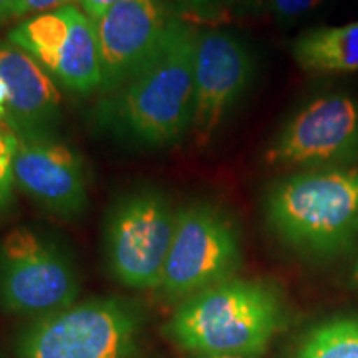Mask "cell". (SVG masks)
I'll return each mask as SVG.
<instances>
[{
  "label": "cell",
  "mask_w": 358,
  "mask_h": 358,
  "mask_svg": "<svg viewBox=\"0 0 358 358\" xmlns=\"http://www.w3.org/2000/svg\"><path fill=\"white\" fill-rule=\"evenodd\" d=\"M256 60L243 38L221 29L198 30L194 57V100L189 134L208 146L248 95Z\"/></svg>",
  "instance_id": "obj_10"
},
{
  "label": "cell",
  "mask_w": 358,
  "mask_h": 358,
  "mask_svg": "<svg viewBox=\"0 0 358 358\" xmlns=\"http://www.w3.org/2000/svg\"><path fill=\"white\" fill-rule=\"evenodd\" d=\"M243 264L236 224L222 209L196 201L178 209L176 226L159 292L181 303L192 295L229 280Z\"/></svg>",
  "instance_id": "obj_7"
},
{
  "label": "cell",
  "mask_w": 358,
  "mask_h": 358,
  "mask_svg": "<svg viewBox=\"0 0 358 358\" xmlns=\"http://www.w3.org/2000/svg\"><path fill=\"white\" fill-rule=\"evenodd\" d=\"M290 52L299 69L307 73H358V20L306 30L294 40Z\"/></svg>",
  "instance_id": "obj_14"
},
{
  "label": "cell",
  "mask_w": 358,
  "mask_h": 358,
  "mask_svg": "<svg viewBox=\"0 0 358 358\" xmlns=\"http://www.w3.org/2000/svg\"><path fill=\"white\" fill-rule=\"evenodd\" d=\"M284 319L272 285L232 277L178 303L163 330L192 355L256 357L267 350Z\"/></svg>",
  "instance_id": "obj_2"
},
{
  "label": "cell",
  "mask_w": 358,
  "mask_h": 358,
  "mask_svg": "<svg viewBox=\"0 0 358 358\" xmlns=\"http://www.w3.org/2000/svg\"><path fill=\"white\" fill-rule=\"evenodd\" d=\"M176 213L163 192L129 191L111 206L103 229L110 274L128 289L158 290L171 248Z\"/></svg>",
  "instance_id": "obj_5"
},
{
  "label": "cell",
  "mask_w": 358,
  "mask_h": 358,
  "mask_svg": "<svg viewBox=\"0 0 358 358\" xmlns=\"http://www.w3.org/2000/svg\"><path fill=\"white\" fill-rule=\"evenodd\" d=\"M227 7L239 17H257L266 12V0H227Z\"/></svg>",
  "instance_id": "obj_21"
},
{
  "label": "cell",
  "mask_w": 358,
  "mask_h": 358,
  "mask_svg": "<svg viewBox=\"0 0 358 358\" xmlns=\"http://www.w3.org/2000/svg\"><path fill=\"white\" fill-rule=\"evenodd\" d=\"M268 227L289 248L334 256L358 237V166L295 171L268 187Z\"/></svg>",
  "instance_id": "obj_3"
},
{
  "label": "cell",
  "mask_w": 358,
  "mask_h": 358,
  "mask_svg": "<svg viewBox=\"0 0 358 358\" xmlns=\"http://www.w3.org/2000/svg\"><path fill=\"white\" fill-rule=\"evenodd\" d=\"M12 2H13V0H0V15H2L3 10H6V8L10 6Z\"/></svg>",
  "instance_id": "obj_23"
},
{
  "label": "cell",
  "mask_w": 358,
  "mask_h": 358,
  "mask_svg": "<svg viewBox=\"0 0 358 358\" xmlns=\"http://www.w3.org/2000/svg\"><path fill=\"white\" fill-rule=\"evenodd\" d=\"M352 277H353V280H355L357 284H358V262H357L355 268H353V274H352Z\"/></svg>",
  "instance_id": "obj_24"
},
{
  "label": "cell",
  "mask_w": 358,
  "mask_h": 358,
  "mask_svg": "<svg viewBox=\"0 0 358 358\" xmlns=\"http://www.w3.org/2000/svg\"><path fill=\"white\" fill-rule=\"evenodd\" d=\"M82 279L71 257L30 227H15L0 239V310L38 317L77 302Z\"/></svg>",
  "instance_id": "obj_8"
},
{
  "label": "cell",
  "mask_w": 358,
  "mask_h": 358,
  "mask_svg": "<svg viewBox=\"0 0 358 358\" xmlns=\"http://www.w3.org/2000/svg\"><path fill=\"white\" fill-rule=\"evenodd\" d=\"M0 82L6 88L3 123L19 136H55L62 123V96L48 71L20 47L0 40Z\"/></svg>",
  "instance_id": "obj_13"
},
{
  "label": "cell",
  "mask_w": 358,
  "mask_h": 358,
  "mask_svg": "<svg viewBox=\"0 0 358 358\" xmlns=\"http://www.w3.org/2000/svg\"><path fill=\"white\" fill-rule=\"evenodd\" d=\"M264 161L297 171L358 166V96L345 90L315 93L285 120Z\"/></svg>",
  "instance_id": "obj_6"
},
{
  "label": "cell",
  "mask_w": 358,
  "mask_h": 358,
  "mask_svg": "<svg viewBox=\"0 0 358 358\" xmlns=\"http://www.w3.org/2000/svg\"><path fill=\"white\" fill-rule=\"evenodd\" d=\"M324 0H266V12L280 25H292L322 6Z\"/></svg>",
  "instance_id": "obj_17"
},
{
  "label": "cell",
  "mask_w": 358,
  "mask_h": 358,
  "mask_svg": "<svg viewBox=\"0 0 358 358\" xmlns=\"http://www.w3.org/2000/svg\"><path fill=\"white\" fill-rule=\"evenodd\" d=\"M122 0H73L71 3L78 6L82 10L87 13L90 19L98 20L101 15H105L111 7L120 3Z\"/></svg>",
  "instance_id": "obj_20"
},
{
  "label": "cell",
  "mask_w": 358,
  "mask_h": 358,
  "mask_svg": "<svg viewBox=\"0 0 358 358\" xmlns=\"http://www.w3.org/2000/svg\"><path fill=\"white\" fill-rule=\"evenodd\" d=\"M192 358H254V357H231V355H194Z\"/></svg>",
  "instance_id": "obj_22"
},
{
  "label": "cell",
  "mask_w": 358,
  "mask_h": 358,
  "mask_svg": "<svg viewBox=\"0 0 358 358\" xmlns=\"http://www.w3.org/2000/svg\"><path fill=\"white\" fill-rule=\"evenodd\" d=\"M182 6L199 19H214L227 7V0H182Z\"/></svg>",
  "instance_id": "obj_19"
},
{
  "label": "cell",
  "mask_w": 358,
  "mask_h": 358,
  "mask_svg": "<svg viewBox=\"0 0 358 358\" xmlns=\"http://www.w3.org/2000/svg\"><path fill=\"white\" fill-rule=\"evenodd\" d=\"M19 150V136L7 127L0 124V217L8 213L15 199V173L13 163Z\"/></svg>",
  "instance_id": "obj_16"
},
{
  "label": "cell",
  "mask_w": 358,
  "mask_h": 358,
  "mask_svg": "<svg viewBox=\"0 0 358 358\" xmlns=\"http://www.w3.org/2000/svg\"><path fill=\"white\" fill-rule=\"evenodd\" d=\"M143 315L122 297H96L34 319L17 340L19 358H134Z\"/></svg>",
  "instance_id": "obj_4"
},
{
  "label": "cell",
  "mask_w": 358,
  "mask_h": 358,
  "mask_svg": "<svg viewBox=\"0 0 358 358\" xmlns=\"http://www.w3.org/2000/svg\"><path fill=\"white\" fill-rule=\"evenodd\" d=\"M2 123H3V110L0 108V124H2Z\"/></svg>",
  "instance_id": "obj_25"
},
{
  "label": "cell",
  "mask_w": 358,
  "mask_h": 358,
  "mask_svg": "<svg viewBox=\"0 0 358 358\" xmlns=\"http://www.w3.org/2000/svg\"><path fill=\"white\" fill-rule=\"evenodd\" d=\"M294 358H358V320L319 325L302 340Z\"/></svg>",
  "instance_id": "obj_15"
},
{
  "label": "cell",
  "mask_w": 358,
  "mask_h": 358,
  "mask_svg": "<svg viewBox=\"0 0 358 358\" xmlns=\"http://www.w3.org/2000/svg\"><path fill=\"white\" fill-rule=\"evenodd\" d=\"M15 185L43 211L64 221H77L90 206L83 158L55 136L19 140L13 163Z\"/></svg>",
  "instance_id": "obj_12"
},
{
  "label": "cell",
  "mask_w": 358,
  "mask_h": 358,
  "mask_svg": "<svg viewBox=\"0 0 358 358\" xmlns=\"http://www.w3.org/2000/svg\"><path fill=\"white\" fill-rule=\"evenodd\" d=\"M7 40L32 55L58 87L77 95L100 90L96 24L75 3L27 17L8 30Z\"/></svg>",
  "instance_id": "obj_9"
},
{
  "label": "cell",
  "mask_w": 358,
  "mask_h": 358,
  "mask_svg": "<svg viewBox=\"0 0 358 358\" xmlns=\"http://www.w3.org/2000/svg\"><path fill=\"white\" fill-rule=\"evenodd\" d=\"M176 19L164 0H122L95 20L101 60L98 95L116 92L146 65Z\"/></svg>",
  "instance_id": "obj_11"
},
{
  "label": "cell",
  "mask_w": 358,
  "mask_h": 358,
  "mask_svg": "<svg viewBox=\"0 0 358 358\" xmlns=\"http://www.w3.org/2000/svg\"><path fill=\"white\" fill-rule=\"evenodd\" d=\"M198 30L176 19L168 37L127 83L101 96L98 128L148 150H163L189 133Z\"/></svg>",
  "instance_id": "obj_1"
},
{
  "label": "cell",
  "mask_w": 358,
  "mask_h": 358,
  "mask_svg": "<svg viewBox=\"0 0 358 358\" xmlns=\"http://www.w3.org/2000/svg\"><path fill=\"white\" fill-rule=\"evenodd\" d=\"M71 2L73 0H13L0 15V25L12 20H24L27 17L53 10V8L66 6V3Z\"/></svg>",
  "instance_id": "obj_18"
}]
</instances>
